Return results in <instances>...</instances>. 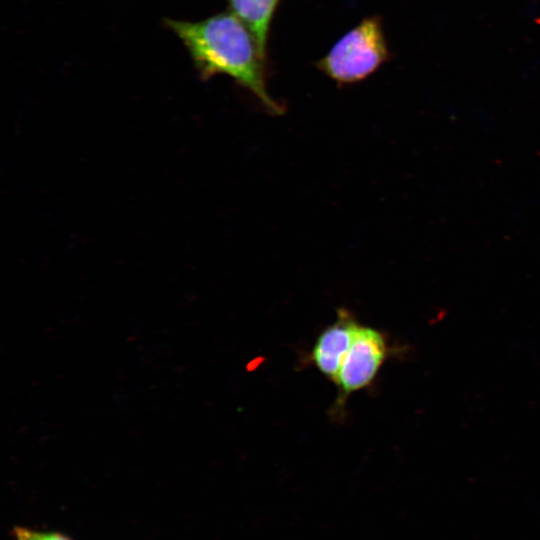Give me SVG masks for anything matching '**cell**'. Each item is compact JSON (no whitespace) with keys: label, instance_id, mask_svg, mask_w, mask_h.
<instances>
[{"label":"cell","instance_id":"1","mask_svg":"<svg viewBox=\"0 0 540 540\" xmlns=\"http://www.w3.org/2000/svg\"><path fill=\"white\" fill-rule=\"evenodd\" d=\"M166 24L186 47L202 79L228 75L254 94L269 112H283L267 90L266 52L233 12L196 22L167 19Z\"/></svg>","mask_w":540,"mask_h":540},{"label":"cell","instance_id":"2","mask_svg":"<svg viewBox=\"0 0 540 540\" xmlns=\"http://www.w3.org/2000/svg\"><path fill=\"white\" fill-rule=\"evenodd\" d=\"M388 58L380 18L372 16L344 34L316 66L332 80L349 84L367 78Z\"/></svg>","mask_w":540,"mask_h":540},{"label":"cell","instance_id":"3","mask_svg":"<svg viewBox=\"0 0 540 540\" xmlns=\"http://www.w3.org/2000/svg\"><path fill=\"white\" fill-rule=\"evenodd\" d=\"M387 353V343L380 331L358 325L351 347L334 381L343 396L369 385L385 361Z\"/></svg>","mask_w":540,"mask_h":540},{"label":"cell","instance_id":"4","mask_svg":"<svg viewBox=\"0 0 540 540\" xmlns=\"http://www.w3.org/2000/svg\"><path fill=\"white\" fill-rule=\"evenodd\" d=\"M358 324L345 309L338 311L337 320L318 336L312 349V361L318 370L335 381L351 347Z\"/></svg>","mask_w":540,"mask_h":540},{"label":"cell","instance_id":"5","mask_svg":"<svg viewBox=\"0 0 540 540\" xmlns=\"http://www.w3.org/2000/svg\"><path fill=\"white\" fill-rule=\"evenodd\" d=\"M281 0H228L231 12L252 31L266 52L270 25Z\"/></svg>","mask_w":540,"mask_h":540},{"label":"cell","instance_id":"6","mask_svg":"<svg viewBox=\"0 0 540 540\" xmlns=\"http://www.w3.org/2000/svg\"><path fill=\"white\" fill-rule=\"evenodd\" d=\"M12 536L15 540H72L56 531H40L20 526L13 528Z\"/></svg>","mask_w":540,"mask_h":540}]
</instances>
